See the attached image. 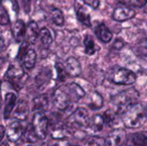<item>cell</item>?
I'll return each mask as SVG.
<instances>
[{"instance_id": "obj_1", "label": "cell", "mask_w": 147, "mask_h": 146, "mask_svg": "<svg viewBox=\"0 0 147 146\" xmlns=\"http://www.w3.org/2000/svg\"><path fill=\"white\" fill-rule=\"evenodd\" d=\"M122 115V122L127 128H138L143 126L146 120L147 109L140 104L135 103Z\"/></svg>"}, {"instance_id": "obj_2", "label": "cell", "mask_w": 147, "mask_h": 146, "mask_svg": "<svg viewBox=\"0 0 147 146\" xmlns=\"http://www.w3.org/2000/svg\"><path fill=\"white\" fill-rule=\"evenodd\" d=\"M139 93L134 89H127L113 96L111 102L115 107V111L118 114H123L131 106L137 103Z\"/></svg>"}, {"instance_id": "obj_3", "label": "cell", "mask_w": 147, "mask_h": 146, "mask_svg": "<svg viewBox=\"0 0 147 146\" xmlns=\"http://www.w3.org/2000/svg\"><path fill=\"white\" fill-rule=\"evenodd\" d=\"M24 74L25 72L22 66L19 63L15 62L11 63L9 65L8 70L5 73V78L16 89V91H19V89L22 87L20 83L22 82Z\"/></svg>"}, {"instance_id": "obj_4", "label": "cell", "mask_w": 147, "mask_h": 146, "mask_svg": "<svg viewBox=\"0 0 147 146\" xmlns=\"http://www.w3.org/2000/svg\"><path fill=\"white\" fill-rule=\"evenodd\" d=\"M136 79L135 73L127 68H117L110 76V80L114 83L121 85H131L136 82Z\"/></svg>"}, {"instance_id": "obj_5", "label": "cell", "mask_w": 147, "mask_h": 146, "mask_svg": "<svg viewBox=\"0 0 147 146\" xmlns=\"http://www.w3.org/2000/svg\"><path fill=\"white\" fill-rule=\"evenodd\" d=\"M32 125L40 140H44L47 139L48 134L49 120L48 118L40 111L36 112L32 120Z\"/></svg>"}, {"instance_id": "obj_6", "label": "cell", "mask_w": 147, "mask_h": 146, "mask_svg": "<svg viewBox=\"0 0 147 146\" xmlns=\"http://www.w3.org/2000/svg\"><path fill=\"white\" fill-rule=\"evenodd\" d=\"M90 116L88 111L84 108H77L68 118L66 126L74 128L75 126L78 127H87L90 122Z\"/></svg>"}, {"instance_id": "obj_7", "label": "cell", "mask_w": 147, "mask_h": 146, "mask_svg": "<svg viewBox=\"0 0 147 146\" xmlns=\"http://www.w3.org/2000/svg\"><path fill=\"white\" fill-rule=\"evenodd\" d=\"M71 102L65 85H62L55 89L53 94V104L59 110H65Z\"/></svg>"}, {"instance_id": "obj_8", "label": "cell", "mask_w": 147, "mask_h": 146, "mask_svg": "<svg viewBox=\"0 0 147 146\" xmlns=\"http://www.w3.org/2000/svg\"><path fill=\"white\" fill-rule=\"evenodd\" d=\"M24 126L20 122V120H15L9 123L6 128V137L9 142L15 144L16 143L22 136L24 133Z\"/></svg>"}, {"instance_id": "obj_9", "label": "cell", "mask_w": 147, "mask_h": 146, "mask_svg": "<svg viewBox=\"0 0 147 146\" xmlns=\"http://www.w3.org/2000/svg\"><path fill=\"white\" fill-rule=\"evenodd\" d=\"M135 15H136V11L134 9L121 5V6L116 7L114 9L112 17L116 22H122L125 21L131 20L132 18H134L135 16Z\"/></svg>"}, {"instance_id": "obj_10", "label": "cell", "mask_w": 147, "mask_h": 146, "mask_svg": "<svg viewBox=\"0 0 147 146\" xmlns=\"http://www.w3.org/2000/svg\"><path fill=\"white\" fill-rule=\"evenodd\" d=\"M127 139L126 132L123 129L118 128L111 132L106 139L107 146H121L122 145Z\"/></svg>"}, {"instance_id": "obj_11", "label": "cell", "mask_w": 147, "mask_h": 146, "mask_svg": "<svg viewBox=\"0 0 147 146\" xmlns=\"http://www.w3.org/2000/svg\"><path fill=\"white\" fill-rule=\"evenodd\" d=\"M65 70L70 77H76L81 75L82 73V67L79 61L74 57H69L65 65Z\"/></svg>"}, {"instance_id": "obj_12", "label": "cell", "mask_w": 147, "mask_h": 146, "mask_svg": "<svg viewBox=\"0 0 147 146\" xmlns=\"http://www.w3.org/2000/svg\"><path fill=\"white\" fill-rule=\"evenodd\" d=\"M28 114H29V108L28 102L24 100H20L14 110L13 113L14 118L16 119L17 120L24 121L28 119Z\"/></svg>"}, {"instance_id": "obj_13", "label": "cell", "mask_w": 147, "mask_h": 146, "mask_svg": "<svg viewBox=\"0 0 147 146\" xmlns=\"http://www.w3.org/2000/svg\"><path fill=\"white\" fill-rule=\"evenodd\" d=\"M65 87L71 102H78L85 96V91L84 90V89L76 83H71L69 84H66Z\"/></svg>"}, {"instance_id": "obj_14", "label": "cell", "mask_w": 147, "mask_h": 146, "mask_svg": "<svg viewBox=\"0 0 147 146\" xmlns=\"http://www.w3.org/2000/svg\"><path fill=\"white\" fill-rule=\"evenodd\" d=\"M11 30H12V34L15 40L17 42H22L26 35V30H27V27L24 22L22 20H17L12 25Z\"/></svg>"}, {"instance_id": "obj_15", "label": "cell", "mask_w": 147, "mask_h": 146, "mask_svg": "<svg viewBox=\"0 0 147 146\" xmlns=\"http://www.w3.org/2000/svg\"><path fill=\"white\" fill-rule=\"evenodd\" d=\"M68 127L66 125L62 123H56L53 125V128L51 131V138L54 140H65L67 137Z\"/></svg>"}, {"instance_id": "obj_16", "label": "cell", "mask_w": 147, "mask_h": 146, "mask_svg": "<svg viewBox=\"0 0 147 146\" xmlns=\"http://www.w3.org/2000/svg\"><path fill=\"white\" fill-rule=\"evenodd\" d=\"M4 110H3V118L4 120L9 119L12 111L16 106V96L14 93H7L5 95V99H4Z\"/></svg>"}, {"instance_id": "obj_17", "label": "cell", "mask_w": 147, "mask_h": 146, "mask_svg": "<svg viewBox=\"0 0 147 146\" xmlns=\"http://www.w3.org/2000/svg\"><path fill=\"white\" fill-rule=\"evenodd\" d=\"M95 33L96 37L102 41L103 43H108L112 40L113 34L111 33V31L109 30V28L104 24V23H101L99 25H97V27L95 29Z\"/></svg>"}, {"instance_id": "obj_18", "label": "cell", "mask_w": 147, "mask_h": 146, "mask_svg": "<svg viewBox=\"0 0 147 146\" xmlns=\"http://www.w3.org/2000/svg\"><path fill=\"white\" fill-rule=\"evenodd\" d=\"M27 42L29 44H34L40 35V29L35 22H30L26 30Z\"/></svg>"}, {"instance_id": "obj_19", "label": "cell", "mask_w": 147, "mask_h": 146, "mask_svg": "<svg viewBox=\"0 0 147 146\" xmlns=\"http://www.w3.org/2000/svg\"><path fill=\"white\" fill-rule=\"evenodd\" d=\"M49 104L48 96L46 94L38 96L33 100V110L34 111H44L47 108Z\"/></svg>"}, {"instance_id": "obj_20", "label": "cell", "mask_w": 147, "mask_h": 146, "mask_svg": "<svg viewBox=\"0 0 147 146\" xmlns=\"http://www.w3.org/2000/svg\"><path fill=\"white\" fill-rule=\"evenodd\" d=\"M104 125L105 122L102 115L95 114L91 119H90V122L87 127H89L90 131H92L93 133H99L103 129Z\"/></svg>"}, {"instance_id": "obj_21", "label": "cell", "mask_w": 147, "mask_h": 146, "mask_svg": "<svg viewBox=\"0 0 147 146\" xmlns=\"http://www.w3.org/2000/svg\"><path fill=\"white\" fill-rule=\"evenodd\" d=\"M102 105H103V99H102V96L99 93L93 92L92 94H90L89 103H88V107L90 109L92 110L100 109L102 107Z\"/></svg>"}, {"instance_id": "obj_22", "label": "cell", "mask_w": 147, "mask_h": 146, "mask_svg": "<svg viewBox=\"0 0 147 146\" xmlns=\"http://www.w3.org/2000/svg\"><path fill=\"white\" fill-rule=\"evenodd\" d=\"M23 137H24L25 140L29 144H35L40 140L35 131H34V129L32 123L28 124V126L24 129Z\"/></svg>"}, {"instance_id": "obj_23", "label": "cell", "mask_w": 147, "mask_h": 146, "mask_svg": "<svg viewBox=\"0 0 147 146\" xmlns=\"http://www.w3.org/2000/svg\"><path fill=\"white\" fill-rule=\"evenodd\" d=\"M23 65L28 70H31L34 67L36 62V53L33 49H28L23 59Z\"/></svg>"}, {"instance_id": "obj_24", "label": "cell", "mask_w": 147, "mask_h": 146, "mask_svg": "<svg viewBox=\"0 0 147 146\" xmlns=\"http://www.w3.org/2000/svg\"><path fill=\"white\" fill-rule=\"evenodd\" d=\"M77 14V18L78 20L84 24L86 27H91V22H90V14L83 8V7H79L77 9L76 11Z\"/></svg>"}, {"instance_id": "obj_25", "label": "cell", "mask_w": 147, "mask_h": 146, "mask_svg": "<svg viewBox=\"0 0 147 146\" xmlns=\"http://www.w3.org/2000/svg\"><path fill=\"white\" fill-rule=\"evenodd\" d=\"M40 37L42 46L45 48H48L52 42H53V37L51 34V32L47 28H43L40 30Z\"/></svg>"}, {"instance_id": "obj_26", "label": "cell", "mask_w": 147, "mask_h": 146, "mask_svg": "<svg viewBox=\"0 0 147 146\" xmlns=\"http://www.w3.org/2000/svg\"><path fill=\"white\" fill-rule=\"evenodd\" d=\"M51 18L53 23L57 26H63L65 23V18L62 11L58 8H52L50 10Z\"/></svg>"}, {"instance_id": "obj_27", "label": "cell", "mask_w": 147, "mask_h": 146, "mask_svg": "<svg viewBox=\"0 0 147 146\" xmlns=\"http://www.w3.org/2000/svg\"><path fill=\"white\" fill-rule=\"evenodd\" d=\"M117 115H119V114L115 111H112V110L106 111L102 115L105 124L111 126H115V125H117V123H118L117 122L118 121Z\"/></svg>"}, {"instance_id": "obj_28", "label": "cell", "mask_w": 147, "mask_h": 146, "mask_svg": "<svg viewBox=\"0 0 147 146\" xmlns=\"http://www.w3.org/2000/svg\"><path fill=\"white\" fill-rule=\"evenodd\" d=\"M83 146H106V139L99 136H90L85 139Z\"/></svg>"}, {"instance_id": "obj_29", "label": "cell", "mask_w": 147, "mask_h": 146, "mask_svg": "<svg viewBox=\"0 0 147 146\" xmlns=\"http://www.w3.org/2000/svg\"><path fill=\"white\" fill-rule=\"evenodd\" d=\"M84 46H85V53L87 55H93L95 54L96 52V47H95V43H94V40H93V38L87 34L84 38Z\"/></svg>"}, {"instance_id": "obj_30", "label": "cell", "mask_w": 147, "mask_h": 146, "mask_svg": "<svg viewBox=\"0 0 147 146\" xmlns=\"http://www.w3.org/2000/svg\"><path fill=\"white\" fill-rule=\"evenodd\" d=\"M55 69L57 71V79L60 82H65L66 80L67 75H68V73L65 70V67L63 65H61L60 63H56Z\"/></svg>"}, {"instance_id": "obj_31", "label": "cell", "mask_w": 147, "mask_h": 146, "mask_svg": "<svg viewBox=\"0 0 147 146\" xmlns=\"http://www.w3.org/2000/svg\"><path fill=\"white\" fill-rule=\"evenodd\" d=\"M9 23V16L7 13V11L5 10L4 8H1L0 9V25H7Z\"/></svg>"}, {"instance_id": "obj_32", "label": "cell", "mask_w": 147, "mask_h": 146, "mask_svg": "<svg viewBox=\"0 0 147 146\" xmlns=\"http://www.w3.org/2000/svg\"><path fill=\"white\" fill-rule=\"evenodd\" d=\"M28 42H22L20 48H19L18 53H17V59H22L24 55L28 52Z\"/></svg>"}, {"instance_id": "obj_33", "label": "cell", "mask_w": 147, "mask_h": 146, "mask_svg": "<svg viewBox=\"0 0 147 146\" xmlns=\"http://www.w3.org/2000/svg\"><path fill=\"white\" fill-rule=\"evenodd\" d=\"M127 2L138 8H142L147 3V0H127Z\"/></svg>"}, {"instance_id": "obj_34", "label": "cell", "mask_w": 147, "mask_h": 146, "mask_svg": "<svg viewBox=\"0 0 147 146\" xmlns=\"http://www.w3.org/2000/svg\"><path fill=\"white\" fill-rule=\"evenodd\" d=\"M84 2V3H86L87 5L90 6L93 9H97L100 5V1L99 0H83Z\"/></svg>"}, {"instance_id": "obj_35", "label": "cell", "mask_w": 147, "mask_h": 146, "mask_svg": "<svg viewBox=\"0 0 147 146\" xmlns=\"http://www.w3.org/2000/svg\"><path fill=\"white\" fill-rule=\"evenodd\" d=\"M21 2H22V5L23 7V9H24L25 13H28L30 11L31 0H21Z\"/></svg>"}, {"instance_id": "obj_36", "label": "cell", "mask_w": 147, "mask_h": 146, "mask_svg": "<svg viewBox=\"0 0 147 146\" xmlns=\"http://www.w3.org/2000/svg\"><path fill=\"white\" fill-rule=\"evenodd\" d=\"M124 46V42L122 40H120V39H117L115 40V43H114V47L117 50H121L122 47Z\"/></svg>"}, {"instance_id": "obj_37", "label": "cell", "mask_w": 147, "mask_h": 146, "mask_svg": "<svg viewBox=\"0 0 147 146\" xmlns=\"http://www.w3.org/2000/svg\"><path fill=\"white\" fill-rule=\"evenodd\" d=\"M5 132H6V128H5L3 125H0V142L2 141V139H3V137H4Z\"/></svg>"}, {"instance_id": "obj_38", "label": "cell", "mask_w": 147, "mask_h": 146, "mask_svg": "<svg viewBox=\"0 0 147 146\" xmlns=\"http://www.w3.org/2000/svg\"><path fill=\"white\" fill-rule=\"evenodd\" d=\"M5 48V44H4V40L0 38V52H2L3 51H4Z\"/></svg>"}, {"instance_id": "obj_39", "label": "cell", "mask_w": 147, "mask_h": 146, "mask_svg": "<svg viewBox=\"0 0 147 146\" xmlns=\"http://www.w3.org/2000/svg\"><path fill=\"white\" fill-rule=\"evenodd\" d=\"M140 45H141L142 46H144V47L147 48V39H145V40H141V42H140Z\"/></svg>"}, {"instance_id": "obj_40", "label": "cell", "mask_w": 147, "mask_h": 146, "mask_svg": "<svg viewBox=\"0 0 147 146\" xmlns=\"http://www.w3.org/2000/svg\"><path fill=\"white\" fill-rule=\"evenodd\" d=\"M4 62H5V59L0 58V69L2 68V66H3V65L4 64Z\"/></svg>"}, {"instance_id": "obj_41", "label": "cell", "mask_w": 147, "mask_h": 146, "mask_svg": "<svg viewBox=\"0 0 147 146\" xmlns=\"http://www.w3.org/2000/svg\"><path fill=\"white\" fill-rule=\"evenodd\" d=\"M0 146H9V145L8 144L7 141H4V142H2V143L0 144Z\"/></svg>"}, {"instance_id": "obj_42", "label": "cell", "mask_w": 147, "mask_h": 146, "mask_svg": "<svg viewBox=\"0 0 147 146\" xmlns=\"http://www.w3.org/2000/svg\"><path fill=\"white\" fill-rule=\"evenodd\" d=\"M145 31H146V33L147 34V22L146 24V27H145Z\"/></svg>"}, {"instance_id": "obj_43", "label": "cell", "mask_w": 147, "mask_h": 146, "mask_svg": "<svg viewBox=\"0 0 147 146\" xmlns=\"http://www.w3.org/2000/svg\"><path fill=\"white\" fill-rule=\"evenodd\" d=\"M1 105H2V99H1V96H0V108H1Z\"/></svg>"}, {"instance_id": "obj_44", "label": "cell", "mask_w": 147, "mask_h": 146, "mask_svg": "<svg viewBox=\"0 0 147 146\" xmlns=\"http://www.w3.org/2000/svg\"><path fill=\"white\" fill-rule=\"evenodd\" d=\"M27 146H34V145H33L31 144V145H27Z\"/></svg>"}, {"instance_id": "obj_45", "label": "cell", "mask_w": 147, "mask_h": 146, "mask_svg": "<svg viewBox=\"0 0 147 146\" xmlns=\"http://www.w3.org/2000/svg\"><path fill=\"white\" fill-rule=\"evenodd\" d=\"M1 83H1V81H0V88H1Z\"/></svg>"}, {"instance_id": "obj_46", "label": "cell", "mask_w": 147, "mask_h": 146, "mask_svg": "<svg viewBox=\"0 0 147 146\" xmlns=\"http://www.w3.org/2000/svg\"><path fill=\"white\" fill-rule=\"evenodd\" d=\"M1 3H2V0H0V4H1Z\"/></svg>"}, {"instance_id": "obj_47", "label": "cell", "mask_w": 147, "mask_h": 146, "mask_svg": "<svg viewBox=\"0 0 147 146\" xmlns=\"http://www.w3.org/2000/svg\"><path fill=\"white\" fill-rule=\"evenodd\" d=\"M121 146H124V145H121Z\"/></svg>"}]
</instances>
